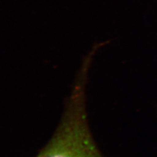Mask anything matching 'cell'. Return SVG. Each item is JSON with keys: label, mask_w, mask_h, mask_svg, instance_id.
Here are the masks:
<instances>
[{"label": "cell", "mask_w": 157, "mask_h": 157, "mask_svg": "<svg viewBox=\"0 0 157 157\" xmlns=\"http://www.w3.org/2000/svg\"><path fill=\"white\" fill-rule=\"evenodd\" d=\"M90 59L86 58L68 98L58 128L36 157H104L90 131L86 109V86Z\"/></svg>", "instance_id": "6da1fadb"}]
</instances>
